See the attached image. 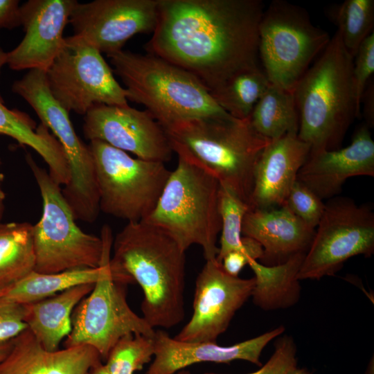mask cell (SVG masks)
Masks as SVG:
<instances>
[{
  "instance_id": "6da1fadb",
  "label": "cell",
  "mask_w": 374,
  "mask_h": 374,
  "mask_svg": "<svg viewBox=\"0 0 374 374\" xmlns=\"http://www.w3.org/2000/svg\"><path fill=\"white\" fill-rule=\"evenodd\" d=\"M260 0H158L148 54L194 75L208 91L258 67Z\"/></svg>"
},
{
  "instance_id": "7a4b0ae2",
  "label": "cell",
  "mask_w": 374,
  "mask_h": 374,
  "mask_svg": "<svg viewBox=\"0 0 374 374\" xmlns=\"http://www.w3.org/2000/svg\"><path fill=\"white\" fill-rule=\"evenodd\" d=\"M109 265L114 278L142 289L143 317L166 329L185 317L186 251L168 234L144 221L127 222L113 239Z\"/></svg>"
},
{
  "instance_id": "3957f363",
  "label": "cell",
  "mask_w": 374,
  "mask_h": 374,
  "mask_svg": "<svg viewBox=\"0 0 374 374\" xmlns=\"http://www.w3.org/2000/svg\"><path fill=\"white\" fill-rule=\"evenodd\" d=\"M173 152L213 175L248 205L255 168L271 141L248 119L229 114L184 120L163 127Z\"/></svg>"
},
{
  "instance_id": "277c9868",
  "label": "cell",
  "mask_w": 374,
  "mask_h": 374,
  "mask_svg": "<svg viewBox=\"0 0 374 374\" xmlns=\"http://www.w3.org/2000/svg\"><path fill=\"white\" fill-rule=\"evenodd\" d=\"M353 60L337 30L293 90L299 116L297 136L310 145V152L341 148L347 130L360 116Z\"/></svg>"
},
{
  "instance_id": "5b68a950",
  "label": "cell",
  "mask_w": 374,
  "mask_h": 374,
  "mask_svg": "<svg viewBox=\"0 0 374 374\" xmlns=\"http://www.w3.org/2000/svg\"><path fill=\"white\" fill-rule=\"evenodd\" d=\"M107 56L126 86L127 100L144 105L163 127L181 121L229 114L194 75L163 59L123 50Z\"/></svg>"
},
{
  "instance_id": "8992f818",
  "label": "cell",
  "mask_w": 374,
  "mask_h": 374,
  "mask_svg": "<svg viewBox=\"0 0 374 374\" xmlns=\"http://www.w3.org/2000/svg\"><path fill=\"white\" fill-rule=\"evenodd\" d=\"M220 187L213 175L178 158L155 208L142 221L165 232L184 251L197 244L206 260L215 259L222 228Z\"/></svg>"
},
{
  "instance_id": "52a82bcc",
  "label": "cell",
  "mask_w": 374,
  "mask_h": 374,
  "mask_svg": "<svg viewBox=\"0 0 374 374\" xmlns=\"http://www.w3.org/2000/svg\"><path fill=\"white\" fill-rule=\"evenodd\" d=\"M26 158L39 189L43 206L39 220L33 225L35 271L55 274L99 267L103 255L101 238L84 232L77 225L60 186L30 154Z\"/></svg>"
},
{
  "instance_id": "ba28073f",
  "label": "cell",
  "mask_w": 374,
  "mask_h": 374,
  "mask_svg": "<svg viewBox=\"0 0 374 374\" xmlns=\"http://www.w3.org/2000/svg\"><path fill=\"white\" fill-rule=\"evenodd\" d=\"M12 89L33 107L64 152L70 179L62 192L75 220L93 222L100 211L93 159L89 145L77 135L69 112L51 93L46 72L30 70L14 82Z\"/></svg>"
},
{
  "instance_id": "9c48e42d",
  "label": "cell",
  "mask_w": 374,
  "mask_h": 374,
  "mask_svg": "<svg viewBox=\"0 0 374 374\" xmlns=\"http://www.w3.org/2000/svg\"><path fill=\"white\" fill-rule=\"evenodd\" d=\"M330 37L305 8L280 0L264 10L258 27V56L269 83L293 91Z\"/></svg>"
},
{
  "instance_id": "30bf717a",
  "label": "cell",
  "mask_w": 374,
  "mask_h": 374,
  "mask_svg": "<svg viewBox=\"0 0 374 374\" xmlns=\"http://www.w3.org/2000/svg\"><path fill=\"white\" fill-rule=\"evenodd\" d=\"M100 238L103 242L102 274L91 292L74 308L72 330L64 347L90 346L105 361L123 336L132 333L153 337L155 330L130 308L126 299L127 284L116 280L112 273L109 261L113 236L109 225L102 227Z\"/></svg>"
},
{
  "instance_id": "8fae6325",
  "label": "cell",
  "mask_w": 374,
  "mask_h": 374,
  "mask_svg": "<svg viewBox=\"0 0 374 374\" xmlns=\"http://www.w3.org/2000/svg\"><path fill=\"white\" fill-rule=\"evenodd\" d=\"M99 193L100 211L139 222L155 208L170 176L165 163L134 158L100 141L89 144Z\"/></svg>"
},
{
  "instance_id": "7c38bea8",
  "label": "cell",
  "mask_w": 374,
  "mask_h": 374,
  "mask_svg": "<svg viewBox=\"0 0 374 374\" xmlns=\"http://www.w3.org/2000/svg\"><path fill=\"white\" fill-rule=\"evenodd\" d=\"M374 252V213L346 197L325 204L323 215L297 274L299 280L332 276L351 257Z\"/></svg>"
},
{
  "instance_id": "4fadbf2b",
  "label": "cell",
  "mask_w": 374,
  "mask_h": 374,
  "mask_svg": "<svg viewBox=\"0 0 374 374\" xmlns=\"http://www.w3.org/2000/svg\"><path fill=\"white\" fill-rule=\"evenodd\" d=\"M50 91L68 111L85 115L95 105H127V91L114 77L101 53L75 35L46 72Z\"/></svg>"
},
{
  "instance_id": "5bb4252c",
  "label": "cell",
  "mask_w": 374,
  "mask_h": 374,
  "mask_svg": "<svg viewBox=\"0 0 374 374\" xmlns=\"http://www.w3.org/2000/svg\"><path fill=\"white\" fill-rule=\"evenodd\" d=\"M254 286L253 277L232 276L216 259L206 260L195 281L192 316L174 338L185 342H216L251 296Z\"/></svg>"
},
{
  "instance_id": "9a60e30c",
  "label": "cell",
  "mask_w": 374,
  "mask_h": 374,
  "mask_svg": "<svg viewBox=\"0 0 374 374\" xmlns=\"http://www.w3.org/2000/svg\"><path fill=\"white\" fill-rule=\"evenodd\" d=\"M158 15V0L77 1L69 21L74 35L107 55L122 50L139 33H152Z\"/></svg>"
},
{
  "instance_id": "2e32d148",
  "label": "cell",
  "mask_w": 374,
  "mask_h": 374,
  "mask_svg": "<svg viewBox=\"0 0 374 374\" xmlns=\"http://www.w3.org/2000/svg\"><path fill=\"white\" fill-rule=\"evenodd\" d=\"M86 139L100 141L137 158L166 163L173 151L163 127L145 110L97 104L84 115Z\"/></svg>"
},
{
  "instance_id": "e0dca14e",
  "label": "cell",
  "mask_w": 374,
  "mask_h": 374,
  "mask_svg": "<svg viewBox=\"0 0 374 374\" xmlns=\"http://www.w3.org/2000/svg\"><path fill=\"white\" fill-rule=\"evenodd\" d=\"M75 2L29 0L20 6L25 35L7 53L6 64L10 69L48 71L64 46L63 32Z\"/></svg>"
},
{
  "instance_id": "ac0fdd59",
  "label": "cell",
  "mask_w": 374,
  "mask_h": 374,
  "mask_svg": "<svg viewBox=\"0 0 374 374\" xmlns=\"http://www.w3.org/2000/svg\"><path fill=\"white\" fill-rule=\"evenodd\" d=\"M355 176H374V141L366 124L347 147L310 152L297 180L323 200L336 197L346 179Z\"/></svg>"
},
{
  "instance_id": "d6986e66",
  "label": "cell",
  "mask_w": 374,
  "mask_h": 374,
  "mask_svg": "<svg viewBox=\"0 0 374 374\" xmlns=\"http://www.w3.org/2000/svg\"><path fill=\"white\" fill-rule=\"evenodd\" d=\"M285 330L281 326L256 337L229 346L216 342H185L175 339L163 330H155L154 359L145 374H174L201 362L229 363L244 360L258 366L264 348Z\"/></svg>"
},
{
  "instance_id": "ffe728a7",
  "label": "cell",
  "mask_w": 374,
  "mask_h": 374,
  "mask_svg": "<svg viewBox=\"0 0 374 374\" xmlns=\"http://www.w3.org/2000/svg\"><path fill=\"white\" fill-rule=\"evenodd\" d=\"M310 146L296 134L271 141L263 150L255 168L250 209L282 206L307 160Z\"/></svg>"
},
{
  "instance_id": "44dd1931",
  "label": "cell",
  "mask_w": 374,
  "mask_h": 374,
  "mask_svg": "<svg viewBox=\"0 0 374 374\" xmlns=\"http://www.w3.org/2000/svg\"><path fill=\"white\" fill-rule=\"evenodd\" d=\"M314 231L285 206L249 209L242 224V235L262 246L261 260L266 266L278 265L296 254L306 253Z\"/></svg>"
},
{
  "instance_id": "7402d4cb",
  "label": "cell",
  "mask_w": 374,
  "mask_h": 374,
  "mask_svg": "<svg viewBox=\"0 0 374 374\" xmlns=\"http://www.w3.org/2000/svg\"><path fill=\"white\" fill-rule=\"evenodd\" d=\"M101 360L87 345L48 351L26 329L13 339L10 353L0 363V374H87Z\"/></svg>"
},
{
  "instance_id": "603a6c76",
  "label": "cell",
  "mask_w": 374,
  "mask_h": 374,
  "mask_svg": "<svg viewBox=\"0 0 374 374\" xmlns=\"http://www.w3.org/2000/svg\"><path fill=\"white\" fill-rule=\"evenodd\" d=\"M94 285H77L46 299L24 304L28 329L45 350H58L62 339L71 332L74 308L91 292Z\"/></svg>"
},
{
  "instance_id": "cb8c5ba5",
  "label": "cell",
  "mask_w": 374,
  "mask_h": 374,
  "mask_svg": "<svg viewBox=\"0 0 374 374\" xmlns=\"http://www.w3.org/2000/svg\"><path fill=\"white\" fill-rule=\"evenodd\" d=\"M0 134L16 140L21 145L33 148L48 166V173L60 185L65 186L70 171L64 152L48 129L17 109L8 108L0 96Z\"/></svg>"
},
{
  "instance_id": "d4e9b609",
  "label": "cell",
  "mask_w": 374,
  "mask_h": 374,
  "mask_svg": "<svg viewBox=\"0 0 374 374\" xmlns=\"http://www.w3.org/2000/svg\"><path fill=\"white\" fill-rule=\"evenodd\" d=\"M305 254H296L285 262L274 266L251 260L248 265L254 273L255 286L251 295L253 303L265 310L294 305L299 298L297 274Z\"/></svg>"
},
{
  "instance_id": "484cf974",
  "label": "cell",
  "mask_w": 374,
  "mask_h": 374,
  "mask_svg": "<svg viewBox=\"0 0 374 374\" xmlns=\"http://www.w3.org/2000/svg\"><path fill=\"white\" fill-rule=\"evenodd\" d=\"M102 271V265L94 269L55 274L33 271L18 282L0 290V297L21 304L36 302L77 285L96 283Z\"/></svg>"
},
{
  "instance_id": "4316f807",
  "label": "cell",
  "mask_w": 374,
  "mask_h": 374,
  "mask_svg": "<svg viewBox=\"0 0 374 374\" xmlns=\"http://www.w3.org/2000/svg\"><path fill=\"white\" fill-rule=\"evenodd\" d=\"M249 120L257 133L270 141L298 134L299 116L293 91L270 84Z\"/></svg>"
},
{
  "instance_id": "83f0119b",
  "label": "cell",
  "mask_w": 374,
  "mask_h": 374,
  "mask_svg": "<svg viewBox=\"0 0 374 374\" xmlns=\"http://www.w3.org/2000/svg\"><path fill=\"white\" fill-rule=\"evenodd\" d=\"M33 224L0 223V290L35 271Z\"/></svg>"
},
{
  "instance_id": "f1b7e54d",
  "label": "cell",
  "mask_w": 374,
  "mask_h": 374,
  "mask_svg": "<svg viewBox=\"0 0 374 374\" xmlns=\"http://www.w3.org/2000/svg\"><path fill=\"white\" fill-rule=\"evenodd\" d=\"M270 83L259 66L230 78L209 93L225 112L233 118L248 119Z\"/></svg>"
},
{
  "instance_id": "f546056e",
  "label": "cell",
  "mask_w": 374,
  "mask_h": 374,
  "mask_svg": "<svg viewBox=\"0 0 374 374\" xmlns=\"http://www.w3.org/2000/svg\"><path fill=\"white\" fill-rule=\"evenodd\" d=\"M335 21L345 48L355 57L362 43L373 32L374 1H345L336 11Z\"/></svg>"
},
{
  "instance_id": "4dcf8cb0",
  "label": "cell",
  "mask_w": 374,
  "mask_h": 374,
  "mask_svg": "<svg viewBox=\"0 0 374 374\" xmlns=\"http://www.w3.org/2000/svg\"><path fill=\"white\" fill-rule=\"evenodd\" d=\"M154 353L153 337L127 334L112 348L104 366L109 374H134L151 361Z\"/></svg>"
},
{
  "instance_id": "1f68e13d",
  "label": "cell",
  "mask_w": 374,
  "mask_h": 374,
  "mask_svg": "<svg viewBox=\"0 0 374 374\" xmlns=\"http://www.w3.org/2000/svg\"><path fill=\"white\" fill-rule=\"evenodd\" d=\"M249 209L245 202L229 188L221 185L220 213L222 228L219 251L215 258L218 262L221 263L222 258L228 253L244 249L242 224L244 217Z\"/></svg>"
},
{
  "instance_id": "d6a6232c",
  "label": "cell",
  "mask_w": 374,
  "mask_h": 374,
  "mask_svg": "<svg viewBox=\"0 0 374 374\" xmlns=\"http://www.w3.org/2000/svg\"><path fill=\"white\" fill-rule=\"evenodd\" d=\"M283 206H285L301 221L314 229L325 209L323 200L298 180L292 187Z\"/></svg>"
},
{
  "instance_id": "836d02e7",
  "label": "cell",
  "mask_w": 374,
  "mask_h": 374,
  "mask_svg": "<svg viewBox=\"0 0 374 374\" xmlns=\"http://www.w3.org/2000/svg\"><path fill=\"white\" fill-rule=\"evenodd\" d=\"M374 72V33L360 45L353 60V77L357 100L361 107L363 93Z\"/></svg>"
},
{
  "instance_id": "e575fe53",
  "label": "cell",
  "mask_w": 374,
  "mask_h": 374,
  "mask_svg": "<svg viewBox=\"0 0 374 374\" xmlns=\"http://www.w3.org/2000/svg\"><path fill=\"white\" fill-rule=\"evenodd\" d=\"M296 346L292 337L284 335L275 344V350L267 363L260 368L249 374H287L297 366ZM204 374H226L206 373Z\"/></svg>"
},
{
  "instance_id": "d590c367",
  "label": "cell",
  "mask_w": 374,
  "mask_h": 374,
  "mask_svg": "<svg viewBox=\"0 0 374 374\" xmlns=\"http://www.w3.org/2000/svg\"><path fill=\"white\" fill-rule=\"evenodd\" d=\"M25 305L0 297V341L14 339L28 329Z\"/></svg>"
},
{
  "instance_id": "8d00e7d4",
  "label": "cell",
  "mask_w": 374,
  "mask_h": 374,
  "mask_svg": "<svg viewBox=\"0 0 374 374\" xmlns=\"http://www.w3.org/2000/svg\"><path fill=\"white\" fill-rule=\"evenodd\" d=\"M243 236V235H242ZM244 249L233 251L222 258L221 265L224 270L232 276H238L243 267L252 260H261L263 256L262 246L255 240L243 236Z\"/></svg>"
},
{
  "instance_id": "74e56055",
  "label": "cell",
  "mask_w": 374,
  "mask_h": 374,
  "mask_svg": "<svg viewBox=\"0 0 374 374\" xmlns=\"http://www.w3.org/2000/svg\"><path fill=\"white\" fill-rule=\"evenodd\" d=\"M18 0H0V28L12 29L21 26Z\"/></svg>"
},
{
  "instance_id": "f35d334b",
  "label": "cell",
  "mask_w": 374,
  "mask_h": 374,
  "mask_svg": "<svg viewBox=\"0 0 374 374\" xmlns=\"http://www.w3.org/2000/svg\"><path fill=\"white\" fill-rule=\"evenodd\" d=\"M364 103V116L366 125L370 128L374 125V90L373 84L369 83L362 96Z\"/></svg>"
},
{
  "instance_id": "ab89813d",
  "label": "cell",
  "mask_w": 374,
  "mask_h": 374,
  "mask_svg": "<svg viewBox=\"0 0 374 374\" xmlns=\"http://www.w3.org/2000/svg\"><path fill=\"white\" fill-rule=\"evenodd\" d=\"M13 343V339L8 341H0V363L3 362L10 353Z\"/></svg>"
},
{
  "instance_id": "60d3db41",
  "label": "cell",
  "mask_w": 374,
  "mask_h": 374,
  "mask_svg": "<svg viewBox=\"0 0 374 374\" xmlns=\"http://www.w3.org/2000/svg\"><path fill=\"white\" fill-rule=\"evenodd\" d=\"M87 374H109L102 363L91 368Z\"/></svg>"
},
{
  "instance_id": "b9f144b4",
  "label": "cell",
  "mask_w": 374,
  "mask_h": 374,
  "mask_svg": "<svg viewBox=\"0 0 374 374\" xmlns=\"http://www.w3.org/2000/svg\"><path fill=\"white\" fill-rule=\"evenodd\" d=\"M7 62V53L4 52L0 47V75L3 66Z\"/></svg>"
},
{
  "instance_id": "7bdbcfd3",
  "label": "cell",
  "mask_w": 374,
  "mask_h": 374,
  "mask_svg": "<svg viewBox=\"0 0 374 374\" xmlns=\"http://www.w3.org/2000/svg\"><path fill=\"white\" fill-rule=\"evenodd\" d=\"M287 374H312L305 368H299L297 366L291 369Z\"/></svg>"
},
{
  "instance_id": "ee69618b",
  "label": "cell",
  "mask_w": 374,
  "mask_h": 374,
  "mask_svg": "<svg viewBox=\"0 0 374 374\" xmlns=\"http://www.w3.org/2000/svg\"><path fill=\"white\" fill-rule=\"evenodd\" d=\"M1 160H0V166H1ZM3 177H4L3 174L0 172V200H3L4 201L6 195H5V193H4V192H3V189H2V182L3 181Z\"/></svg>"
},
{
  "instance_id": "f6af8a7d",
  "label": "cell",
  "mask_w": 374,
  "mask_h": 374,
  "mask_svg": "<svg viewBox=\"0 0 374 374\" xmlns=\"http://www.w3.org/2000/svg\"><path fill=\"white\" fill-rule=\"evenodd\" d=\"M365 374H374V364L373 357L370 360L367 368L365 371Z\"/></svg>"
},
{
  "instance_id": "bcb514c9",
  "label": "cell",
  "mask_w": 374,
  "mask_h": 374,
  "mask_svg": "<svg viewBox=\"0 0 374 374\" xmlns=\"http://www.w3.org/2000/svg\"><path fill=\"white\" fill-rule=\"evenodd\" d=\"M4 213L3 200H0V223L1 222Z\"/></svg>"
},
{
  "instance_id": "7dc6e473",
  "label": "cell",
  "mask_w": 374,
  "mask_h": 374,
  "mask_svg": "<svg viewBox=\"0 0 374 374\" xmlns=\"http://www.w3.org/2000/svg\"><path fill=\"white\" fill-rule=\"evenodd\" d=\"M174 374H193V373H191L190 371L188 370H186V369H182L181 371H177V373H174Z\"/></svg>"
}]
</instances>
